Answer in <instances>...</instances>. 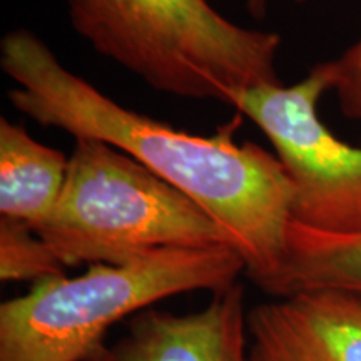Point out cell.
Instances as JSON below:
<instances>
[{
  "label": "cell",
  "mask_w": 361,
  "mask_h": 361,
  "mask_svg": "<svg viewBox=\"0 0 361 361\" xmlns=\"http://www.w3.org/2000/svg\"><path fill=\"white\" fill-rule=\"evenodd\" d=\"M0 67L17 84L8 101L45 128L119 149L200 204L231 238L258 286L276 271L291 223L293 184L276 156L238 144L233 126L213 137L126 109L66 69L30 30L7 32Z\"/></svg>",
  "instance_id": "6da1fadb"
},
{
  "label": "cell",
  "mask_w": 361,
  "mask_h": 361,
  "mask_svg": "<svg viewBox=\"0 0 361 361\" xmlns=\"http://www.w3.org/2000/svg\"><path fill=\"white\" fill-rule=\"evenodd\" d=\"M64 274L47 243L29 224L11 218H0V279L2 281H34Z\"/></svg>",
  "instance_id": "30bf717a"
},
{
  "label": "cell",
  "mask_w": 361,
  "mask_h": 361,
  "mask_svg": "<svg viewBox=\"0 0 361 361\" xmlns=\"http://www.w3.org/2000/svg\"><path fill=\"white\" fill-rule=\"evenodd\" d=\"M74 30L149 87L228 104L239 90L281 84L278 34L226 19L211 0H66Z\"/></svg>",
  "instance_id": "7a4b0ae2"
},
{
  "label": "cell",
  "mask_w": 361,
  "mask_h": 361,
  "mask_svg": "<svg viewBox=\"0 0 361 361\" xmlns=\"http://www.w3.org/2000/svg\"><path fill=\"white\" fill-rule=\"evenodd\" d=\"M35 233L64 266L123 264L159 250L233 246L226 229L191 197L96 139H75L61 197Z\"/></svg>",
  "instance_id": "277c9868"
},
{
  "label": "cell",
  "mask_w": 361,
  "mask_h": 361,
  "mask_svg": "<svg viewBox=\"0 0 361 361\" xmlns=\"http://www.w3.org/2000/svg\"><path fill=\"white\" fill-rule=\"evenodd\" d=\"M328 66L341 112L361 124V39Z\"/></svg>",
  "instance_id": "8fae6325"
},
{
  "label": "cell",
  "mask_w": 361,
  "mask_h": 361,
  "mask_svg": "<svg viewBox=\"0 0 361 361\" xmlns=\"http://www.w3.org/2000/svg\"><path fill=\"white\" fill-rule=\"evenodd\" d=\"M247 311L238 283L194 313L142 310L89 361H247Z\"/></svg>",
  "instance_id": "8992f818"
},
{
  "label": "cell",
  "mask_w": 361,
  "mask_h": 361,
  "mask_svg": "<svg viewBox=\"0 0 361 361\" xmlns=\"http://www.w3.org/2000/svg\"><path fill=\"white\" fill-rule=\"evenodd\" d=\"M247 361H361V298L314 290L247 311Z\"/></svg>",
  "instance_id": "52a82bcc"
},
{
  "label": "cell",
  "mask_w": 361,
  "mask_h": 361,
  "mask_svg": "<svg viewBox=\"0 0 361 361\" xmlns=\"http://www.w3.org/2000/svg\"><path fill=\"white\" fill-rule=\"evenodd\" d=\"M69 159L44 146L19 124L0 119V214L34 231L52 214L66 183Z\"/></svg>",
  "instance_id": "ba28073f"
},
{
  "label": "cell",
  "mask_w": 361,
  "mask_h": 361,
  "mask_svg": "<svg viewBox=\"0 0 361 361\" xmlns=\"http://www.w3.org/2000/svg\"><path fill=\"white\" fill-rule=\"evenodd\" d=\"M328 62L290 87L234 92L228 106L251 119L273 144L293 184L291 219L316 231L361 234V147L322 123L319 99L331 90Z\"/></svg>",
  "instance_id": "5b68a950"
},
{
  "label": "cell",
  "mask_w": 361,
  "mask_h": 361,
  "mask_svg": "<svg viewBox=\"0 0 361 361\" xmlns=\"http://www.w3.org/2000/svg\"><path fill=\"white\" fill-rule=\"evenodd\" d=\"M243 271L233 246L174 247L44 278L0 305V361H89L121 319L183 293L224 291Z\"/></svg>",
  "instance_id": "3957f363"
},
{
  "label": "cell",
  "mask_w": 361,
  "mask_h": 361,
  "mask_svg": "<svg viewBox=\"0 0 361 361\" xmlns=\"http://www.w3.org/2000/svg\"><path fill=\"white\" fill-rule=\"evenodd\" d=\"M258 288L276 298L314 290L361 298V234L323 233L291 221L281 263Z\"/></svg>",
  "instance_id": "9c48e42d"
},
{
  "label": "cell",
  "mask_w": 361,
  "mask_h": 361,
  "mask_svg": "<svg viewBox=\"0 0 361 361\" xmlns=\"http://www.w3.org/2000/svg\"><path fill=\"white\" fill-rule=\"evenodd\" d=\"M247 8L256 17H263L266 11V0H247Z\"/></svg>",
  "instance_id": "7c38bea8"
}]
</instances>
